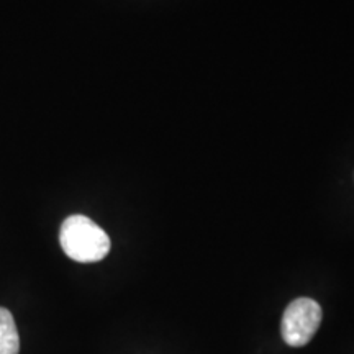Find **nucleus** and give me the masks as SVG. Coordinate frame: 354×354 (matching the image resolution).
<instances>
[{"label": "nucleus", "instance_id": "3", "mask_svg": "<svg viewBox=\"0 0 354 354\" xmlns=\"http://www.w3.org/2000/svg\"><path fill=\"white\" fill-rule=\"evenodd\" d=\"M20 336L13 315L7 308L0 307V354H19Z\"/></svg>", "mask_w": 354, "mask_h": 354}, {"label": "nucleus", "instance_id": "2", "mask_svg": "<svg viewBox=\"0 0 354 354\" xmlns=\"http://www.w3.org/2000/svg\"><path fill=\"white\" fill-rule=\"evenodd\" d=\"M322 323V307L313 299L300 297L287 305L281 322V333L289 346L300 348L310 343Z\"/></svg>", "mask_w": 354, "mask_h": 354}, {"label": "nucleus", "instance_id": "1", "mask_svg": "<svg viewBox=\"0 0 354 354\" xmlns=\"http://www.w3.org/2000/svg\"><path fill=\"white\" fill-rule=\"evenodd\" d=\"M59 243L66 256L77 263H99L110 253L109 234L84 215H71L63 221Z\"/></svg>", "mask_w": 354, "mask_h": 354}]
</instances>
